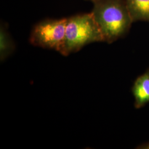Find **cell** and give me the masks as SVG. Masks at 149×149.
Wrapping results in <instances>:
<instances>
[{"label": "cell", "mask_w": 149, "mask_h": 149, "mask_svg": "<svg viewBox=\"0 0 149 149\" xmlns=\"http://www.w3.org/2000/svg\"><path fill=\"white\" fill-rule=\"evenodd\" d=\"M91 13L108 43L125 35L133 22L125 0H102L94 3Z\"/></svg>", "instance_id": "6da1fadb"}, {"label": "cell", "mask_w": 149, "mask_h": 149, "mask_svg": "<svg viewBox=\"0 0 149 149\" xmlns=\"http://www.w3.org/2000/svg\"><path fill=\"white\" fill-rule=\"evenodd\" d=\"M144 149H149V144H148V145H146V146H144Z\"/></svg>", "instance_id": "ba28073f"}, {"label": "cell", "mask_w": 149, "mask_h": 149, "mask_svg": "<svg viewBox=\"0 0 149 149\" xmlns=\"http://www.w3.org/2000/svg\"><path fill=\"white\" fill-rule=\"evenodd\" d=\"M89 1L92 2L93 3H95L96 2H98L100 1H102V0H89Z\"/></svg>", "instance_id": "52a82bcc"}, {"label": "cell", "mask_w": 149, "mask_h": 149, "mask_svg": "<svg viewBox=\"0 0 149 149\" xmlns=\"http://www.w3.org/2000/svg\"><path fill=\"white\" fill-rule=\"evenodd\" d=\"M104 42L101 30L91 13L67 18L64 46L60 54L68 56L90 43Z\"/></svg>", "instance_id": "7a4b0ae2"}, {"label": "cell", "mask_w": 149, "mask_h": 149, "mask_svg": "<svg viewBox=\"0 0 149 149\" xmlns=\"http://www.w3.org/2000/svg\"><path fill=\"white\" fill-rule=\"evenodd\" d=\"M133 93L136 108H140L149 102V70L136 80Z\"/></svg>", "instance_id": "277c9868"}, {"label": "cell", "mask_w": 149, "mask_h": 149, "mask_svg": "<svg viewBox=\"0 0 149 149\" xmlns=\"http://www.w3.org/2000/svg\"><path fill=\"white\" fill-rule=\"evenodd\" d=\"M133 21L149 22V0H125Z\"/></svg>", "instance_id": "5b68a950"}, {"label": "cell", "mask_w": 149, "mask_h": 149, "mask_svg": "<svg viewBox=\"0 0 149 149\" xmlns=\"http://www.w3.org/2000/svg\"><path fill=\"white\" fill-rule=\"evenodd\" d=\"M67 18L47 19L33 28L29 38L34 46L53 49L60 53L64 46Z\"/></svg>", "instance_id": "3957f363"}, {"label": "cell", "mask_w": 149, "mask_h": 149, "mask_svg": "<svg viewBox=\"0 0 149 149\" xmlns=\"http://www.w3.org/2000/svg\"><path fill=\"white\" fill-rule=\"evenodd\" d=\"M15 50V44L10 35L3 26L0 28V59L1 61L7 59Z\"/></svg>", "instance_id": "8992f818"}]
</instances>
